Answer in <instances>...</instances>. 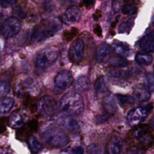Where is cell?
Here are the masks:
<instances>
[{
	"instance_id": "20",
	"label": "cell",
	"mask_w": 154,
	"mask_h": 154,
	"mask_svg": "<svg viewBox=\"0 0 154 154\" xmlns=\"http://www.w3.org/2000/svg\"><path fill=\"white\" fill-rule=\"evenodd\" d=\"M112 46L114 51L120 57H127L132 53V50L126 43L116 42H114Z\"/></svg>"
},
{
	"instance_id": "23",
	"label": "cell",
	"mask_w": 154,
	"mask_h": 154,
	"mask_svg": "<svg viewBox=\"0 0 154 154\" xmlns=\"http://www.w3.org/2000/svg\"><path fill=\"white\" fill-rule=\"evenodd\" d=\"M136 0H127L122 5L121 9L125 14H135L137 13L138 8L135 2Z\"/></svg>"
},
{
	"instance_id": "28",
	"label": "cell",
	"mask_w": 154,
	"mask_h": 154,
	"mask_svg": "<svg viewBox=\"0 0 154 154\" xmlns=\"http://www.w3.org/2000/svg\"><path fill=\"white\" fill-rule=\"evenodd\" d=\"M134 23V17H131L123 20L119 26V32L120 33L128 34L132 28Z\"/></svg>"
},
{
	"instance_id": "36",
	"label": "cell",
	"mask_w": 154,
	"mask_h": 154,
	"mask_svg": "<svg viewBox=\"0 0 154 154\" xmlns=\"http://www.w3.org/2000/svg\"><path fill=\"white\" fill-rule=\"evenodd\" d=\"M67 153L68 154H84V151L81 146H74L70 148Z\"/></svg>"
},
{
	"instance_id": "10",
	"label": "cell",
	"mask_w": 154,
	"mask_h": 154,
	"mask_svg": "<svg viewBox=\"0 0 154 154\" xmlns=\"http://www.w3.org/2000/svg\"><path fill=\"white\" fill-rule=\"evenodd\" d=\"M143 72V69L132 68L131 69H124L121 67H114L108 72L109 78L116 80L128 79L132 76L138 75Z\"/></svg>"
},
{
	"instance_id": "15",
	"label": "cell",
	"mask_w": 154,
	"mask_h": 154,
	"mask_svg": "<svg viewBox=\"0 0 154 154\" xmlns=\"http://www.w3.org/2000/svg\"><path fill=\"white\" fill-rule=\"evenodd\" d=\"M57 121L61 126L72 132H76L79 130V126L78 122L70 117H60L57 119Z\"/></svg>"
},
{
	"instance_id": "41",
	"label": "cell",
	"mask_w": 154,
	"mask_h": 154,
	"mask_svg": "<svg viewBox=\"0 0 154 154\" xmlns=\"http://www.w3.org/2000/svg\"><path fill=\"white\" fill-rule=\"evenodd\" d=\"M93 31L94 34H96L99 37L102 36V31L100 26L99 24H95L93 26Z\"/></svg>"
},
{
	"instance_id": "33",
	"label": "cell",
	"mask_w": 154,
	"mask_h": 154,
	"mask_svg": "<svg viewBox=\"0 0 154 154\" xmlns=\"http://www.w3.org/2000/svg\"><path fill=\"white\" fill-rule=\"evenodd\" d=\"M10 84L8 82L0 79V99L5 97L10 90Z\"/></svg>"
},
{
	"instance_id": "2",
	"label": "cell",
	"mask_w": 154,
	"mask_h": 154,
	"mask_svg": "<svg viewBox=\"0 0 154 154\" xmlns=\"http://www.w3.org/2000/svg\"><path fill=\"white\" fill-rule=\"evenodd\" d=\"M128 138L135 147L144 150L152 146V129L148 125L138 126L129 132Z\"/></svg>"
},
{
	"instance_id": "37",
	"label": "cell",
	"mask_w": 154,
	"mask_h": 154,
	"mask_svg": "<svg viewBox=\"0 0 154 154\" xmlns=\"http://www.w3.org/2000/svg\"><path fill=\"white\" fill-rule=\"evenodd\" d=\"M125 0H112V6L114 11H118L122 8Z\"/></svg>"
},
{
	"instance_id": "47",
	"label": "cell",
	"mask_w": 154,
	"mask_h": 154,
	"mask_svg": "<svg viewBox=\"0 0 154 154\" xmlns=\"http://www.w3.org/2000/svg\"><path fill=\"white\" fill-rule=\"evenodd\" d=\"M33 1H34L35 2H37V3H38V2H43V1H48V0H32Z\"/></svg>"
},
{
	"instance_id": "11",
	"label": "cell",
	"mask_w": 154,
	"mask_h": 154,
	"mask_svg": "<svg viewBox=\"0 0 154 154\" xmlns=\"http://www.w3.org/2000/svg\"><path fill=\"white\" fill-rule=\"evenodd\" d=\"M73 78L72 73L67 70H62L55 75L54 80L56 89L60 90H66L73 83Z\"/></svg>"
},
{
	"instance_id": "5",
	"label": "cell",
	"mask_w": 154,
	"mask_h": 154,
	"mask_svg": "<svg viewBox=\"0 0 154 154\" xmlns=\"http://www.w3.org/2000/svg\"><path fill=\"white\" fill-rule=\"evenodd\" d=\"M58 56V51L54 48H49L41 50L34 58V66L36 70L42 72L46 70L55 63Z\"/></svg>"
},
{
	"instance_id": "42",
	"label": "cell",
	"mask_w": 154,
	"mask_h": 154,
	"mask_svg": "<svg viewBox=\"0 0 154 154\" xmlns=\"http://www.w3.org/2000/svg\"><path fill=\"white\" fill-rule=\"evenodd\" d=\"M102 16V13L101 11L99 9L96 10V11L94 12V13L93 15V18L95 21H97L99 19V18Z\"/></svg>"
},
{
	"instance_id": "7",
	"label": "cell",
	"mask_w": 154,
	"mask_h": 154,
	"mask_svg": "<svg viewBox=\"0 0 154 154\" xmlns=\"http://www.w3.org/2000/svg\"><path fill=\"white\" fill-rule=\"evenodd\" d=\"M57 109V102L55 99L49 95L42 97L37 103L36 111L43 117L52 116Z\"/></svg>"
},
{
	"instance_id": "34",
	"label": "cell",
	"mask_w": 154,
	"mask_h": 154,
	"mask_svg": "<svg viewBox=\"0 0 154 154\" xmlns=\"http://www.w3.org/2000/svg\"><path fill=\"white\" fill-rule=\"evenodd\" d=\"M144 85L152 92L154 88L153 76L152 73H148L144 77Z\"/></svg>"
},
{
	"instance_id": "14",
	"label": "cell",
	"mask_w": 154,
	"mask_h": 154,
	"mask_svg": "<svg viewBox=\"0 0 154 154\" xmlns=\"http://www.w3.org/2000/svg\"><path fill=\"white\" fill-rule=\"evenodd\" d=\"M125 143L121 137L113 136L107 144L106 150L108 154H123Z\"/></svg>"
},
{
	"instance_id": "43",
	"label": "cell",
	"mask_w": 154,
	"mask_h": 154,
	"mask_svg": "<svg viewBox=\"0 0 154 154\" xmlns=\"http://www.w3.org/2000/svg\"><path fill=\"white\" fill-rule=\"evenodd\" d=\"M143 150L134 147V148L130 150L129 154H143Z\"/></svg>"
},
{
	"instance_id": "4",
	"label": "cell",
	"mask_w": 154,
	"mask_h": 154,
	"mask_svg": "<svg viewBox=\"0 0 154 154\" xmlns=\"http://www.w3.org/2000/svg\"><path fill=\"white\" fill-rule=\"evenodd\" d=\"M84 107L82 97L77 92L69 91L64 94L59 102L60 109L70 114H80Z\"/></svg>"
},
{
	"instance_id": "24",
	"label": "cell",
	"mask_w": 154,
	"mask_h": 154,
	"mask_svg": "<svg viewBox=\"0 0 154 154\" xmlns=\"http://www.w3.org/2000/svg\"><path fill=\"white\" fill-rule=\"evenodd\" d=\"M14 103L12 97H5L0 100V115L9 112Z\"/></svg>"
},
{
	"instance_id": "48",
	"label": "cell",
	"mask_w": 154,
	"mask_h": 154,
	"mask_svg": "<svg viewBox=\"0 0 154 154\" xmlns=\"http://www.w3.org/2000/svg\"><path fill=\"white\" fill-rule=\"evenodd\" d=\"M2 42L0 40V52L2 51Z\"/></svg>"
},
{
	"instance_id": "31",
	"label": "cell",
	"mask_w": 154,
	"mask_h": 154,
	"mask_svg": "<svg viewBox=\"0 0 154 154\" xmlns=\"http://www.w3.org/2000/svg\"><path fill=\"white\" fill-rule=\"evenodd\" d=\"M78 29L75 27L72 28L70 30H64L63 32L62 38L66 42L71 41L78 34Z\"/></svg>"
},
{
	"instance_id": "44",
	"label": "cell",
	"mask_w": 154,
	"mask_h": 154,
	"mask_svg": "<svg viewBox=\"0 0 154 154\" xmlns=\"http://www.w3.org/2000/svg\"><path fill=\"white\" fill-rule=\"evenodd\" d=\"M0 154H13L12 151L8 149L1 148L0 149Z\"/></svg>"
},
{
	"instance_id": "1",
	"label": "cell",
	"mask_w": 154,
	"mask_h": 154,
	"mask_svg": "<svg viewBox=\"0 0 154 154\" xmlns=\"http://www.w3.org/2000/svg\"><path fill=\"white\" fill-rule=\"evenodd\" d=\"M61 27L60 19L55 17L46 19L33 28L31 35V40L36 42H42L54 35Z\"/></svg>"
},
{
	"instance_id": "12",
	"label": "cell",
	"mask_w": 154,
	"mask_h": 154,
	"mask_svg": "<svg viewBox=\"0 0 154 154\" xmlns=\"http://www.w3.org/2000/svg\"><path fill=\"white\" fill-rule=\"evenodd\" d=\"M113 52L114 49L109 45L105 43H102L99 45L96 49V61L101 63L109 61V60L112 58Z\"/></svg>"
},
{
	"instance_id": "25",
	"label": "cell",
	"mask_w": 154,
	"mask_h": 154,
	"mask_svg": "<svg viewBox=\"0 0 154 154\" xmlns=\"http://www.w3.org/2000/svg\"><path fill=\"white\" fill-rule=\"evenodd\" d=\"M94 88L97 94L105 93L108 91L105 78L103 76H100L95 80Z\"/></svg>"
},
{
	"instance_id": "17",
	"label": "cell",
	"mask_w": 154,
	"mask_h": 154,
	"mask_svg": "<svg viewBox=\"0 0 154 154\" xmlns=\"http://www.w3.org/2000/svg\"><path fill=\"white\" fill-rule=\"evenodd\" d=\"M139 48L145 52H152L154 48L153 32L152 31L145 35L139 42Z\"/></svg>"
},
{
	"instance_id": "21",
	"label": "cell",
	"mask_w": 154,
	"mask_h": 154,
	"mask_svg": "<svg viewBox=\"0 0 154 154\" xmlns=\"http://www.w3.org/2000/svg\"><path fill=\"white\" fill-rule=\"evenodd\" d=\"M9 125L13 128H21L24 125V119L22 116L17 112H14L9 117Z\"/></svg>"
},
{
	"instance_id": "3",
	"label": "cell",
	"mask_w": 154,
	"mask_h": 154,
	"mask_svg": "<svg viewBox=\"0 0 154 154\" xmlns=\"http://www.w3.org/2000/svg\"><path fill=\"white\" fill-rule=\"evenodd\" d=\"M41 137L45 143L54 147H63L69 141L67 135L54 125L44 127L41 131Z\"/></svg>"
},
{
	"instance_id": "35",
	"label": "cell",
	"mask_w": 154,
	"mask_h": 154,
	"mask_svg": "<svg viewBox=\"0 0 154 154\" xmlns=\"http://www.w3.org/2000/svg\"><path fill=\"white\" fill-rule=\"evenodd\" d=\"M88 154H106L103 150L99 146L95 144H91L87 148Z\"/></svg>"
},
{
	"instance_id": "32",
	"label": "cell",
	"mask_w": 154,
	"mask_h": 154,
	"mask_svg": "<svg viewBox=\"0 0 154 154\" xmlns=\"http://www.w3.org/2000/svg\"><path fill=\"white\" fill-rule=\"evenodd\" d=\"M12 13L14 17L17 19H23L26 16V13L25 10L19 5L14 6L13 8Z\"/></svg>"
},
{
	"instance_id": "19",
	"label": "cell",
	"mask_w": 154,
	"mask_h": 154,
	"mask_svg": "<svg viewBox=\"0 0 154 154\" xmlns=\"http://www.w3.org/2000/svg\"><path fill=\"white\" fill-rule=\"evenodd\" d=\"M102 105L106 114H114L117 110L116 100L114 96L111 94H107L104 97L102 101Z\"/></svg>"
},
{
	"instance_id": "9",
	"label": "cell",
	"mask_w": 154,
	"mask_h": 154,
	"mask_svg": "<svg viewBox=\"0 0 154 154\" xmlns=\"http://www.w3.org/2000/svg\"><path fill=\"white\" fill-rule=\"evenodd\" d=\"M85 45L83 40L81 38L76 39L70 46L68 57L69 60L75 64L79 63L84 55Z\"/></svg>"
},
{
	"instance_id": "16",
	"label": "cell",
	"mask_w": 154,
	"mask_h": 154,
	"mask_svg": "<svg viewBox=\"0 0 154 154\" xmlns=\"http://www.w3.org/2000/svg\"><path fill=\"white\" fill-rule=\"evenodd\" d=\"M151 96V91L143 84L137 85L134 90V98L140 102H144L149 100Z\"/></svg>"
},
{
	"instance_id": "46",
	"label": "cell",
	"mask_w": 154,
	"mask_h": 154,
	"mask_svg": "<svg viewBox=\"0 0 154 154\" xmlns=\"http://www.w3.org/2000/svg\"><path fill=\"white\" fill-rule=\"evenodd\" d=\"M116 22L115 21V22H113L112 23V24L111 25V28H115V26H116Z\"/></svg>"
},
{
	"instance_id": "8",
	"label": "cell",
	"mask_w": 154,
	"mask_h": 154,
	"mask_svg": "<svg viewBox=\"0 0 154 154\" xmlns=\"http://www.w3.org/2000/svg\"><path fill=\"white\" fill-rule=\"evenodd\" d=\"M21 27L22 25L19 19L15 17H9L2 23L1 32L5 37H13L19 32Z\"/></svg>"
},
{
	"instance_id": "27",
	"label": "cell",
	"mask_w": 154,
	"mask_h": 154,
	"mask_svg": "<svg viewBox=\"0 0 154 154\" xmlns=\"http://www.w3.org/2000/svg\"><path fill=\"white\" fill-rule=\"evenodd\" d=\"M135 60L139 64L149 66L153 61V58L149 54L138 52L135 55Z\"/></svg>"
},
{
	"instance_id": "18",
	"label": "cell",
	"mask_w": 154,
	"mask_h": 154,
	"mask_svg": "<svg viewBox=\"0 0 154 154\" xmlns=\"http://www.w3.org/2000/svg\"><path fill=\"white\" fill-rule=\"evenodd\" d=\"M24 89L29 92L31 95H37L39 93L42 84L41 83L34 79H27L23 82Z\"/></svg>"
},
{
	"instance_id": "38",
	"label": "cell",
	"mask_w": 154,
	"mask_h": 154,
	"mask_svg": "<svg viewBox=\"0 0 154 154\" xmlns=\"http://www.w3.org/2000/svg\"><path fill=\"white\" fill-rule=\"evenodd\" d=\"M109 116L106 114H100L97 115L95 117L96 123H102L107 120Z\"/></svg>"
},
{
	"instance_id": "30",
	"label": "cell",
	"mask_w": 154,
	"mask_h": 154,
	"mask_svg": "<svg viewBox=\"0 0 154 154\" xmlns=\"http://www.w3.org/2000/svg\"><path fill=\"white\" fill-rule=\"evenodd\" d=\"M116 96L121 105H132L134 103V98L130 95L117 94Z\"/></svg>"
},
{
	"instance_id": "45",
	"label": "cell",
	"mask_w": 154,
	"mask_h": 154,
	"mask_svg": "<svg viewBox=\"0 0 154 154\" xmlns=\"http://www.w3.org/2000/svg\"><path fill=\"white\" fill-rule=\"evenodd\" d=\"M65 4H75L77 0H62Z\"/></svg>"
},
{
	"instance_id": "6",
	"label": "cell",
	"mask_w": 154,
	"mask_h": 154,
	"mask_svg": "<svg viewBox=\"0 0 154 154\" xmlns=\"http://www.w3.org/2000/svg\"><path fill=\"white\" fill-rule=\"evenodd\" d=\"M152 106L147 105L134 108L131 109L126 116V122L131 126H135L143 122L152 109Z\"/></svg>"
},
{
	"instance_id": "22",
	"label": "cell",
	"mask_w": 154,
	"mask_h": 154,
	"mask_svg": "<svg viewBox=\"0 0 154 154\" xmlns=\"http://www.w3.org/2000/svg\"><path fill=\"white\" fill-rule=\"evenodd\" d=\"M90 87L89 79L85 75L79 76L75 81L74 88L79 91H87Z\"/></svg>"
},
{
	"instance_id": "29",
	"label": "cell",
	"mask_w": 154,
	"mask_h": 154,
	"mask_svg": "<svg viewBox=\"0 0 154 154\" xmlns=\"http://www.w3.org/2000/svg\"><path fill=\"white\" fill-rule=\"evenodd\" d=\"M109 61V64L114 67H124L128 64V61L120 56L111 58Z\"/></svg>"
},
{
	"instance_id": "39",
	"label": "cell",
	"mask_w": 154,
	"mask_h": 154,
	"mask_svg": "<svg viewBox=\"0 0 154 154\" xmlns=\"http://www.w3.org/2000/svg\"><path fill=\"white\" fill-rule=\"evenodd\" d=\"M94 4V0H82V1H81L79 4V6L81 7L85 5L87 8H90L93 6Z\"/></svg>"
},
{
	"instance_id": "26",
	"label": "cell",
	"mask_w": 154,
	"mask_h": 154,
	"mask_svg": "<svg viewBox=\"0 0 154 154\" xmlns=\"http://www.w3.org/2000/svg\"><path fill=\"white\" fill-rule=\"evenodd\" d=\"M28 144L32 154H38L43 149V145L34 136H31L28 138Z\"/></svg>"
},
{
	"instance_id": "13",
	"label": "cell",
	"mask_w": 154,
	"mask_h": 154,
	"mask_svg": "<svg viewBox=\"0 0 154 154\" xmlns=\"http://www.w3.org/2000/svg\"><path fill=\"white\" fill-rule=\"evenodd\" d=\"M81 17V12L79 8L72 6L67 8L62 15V21L67 25H71L79 21Z\"/></svg>"
},
{
	"instance_id": "40",
	"label": "cell",
	"mask_w": 154,
	"mask_h": 154,
	"mask_svg": "<svg viewBox=\"0 0 154 154\" xmlns=\"http://www.w3.org/2000/svg\"><path fill=\"white\" fill-rule=\"evenodd\" d=\"M17 0H0V6L4 7H10L13 5Z\"/></svg>"
}]
</instances>
